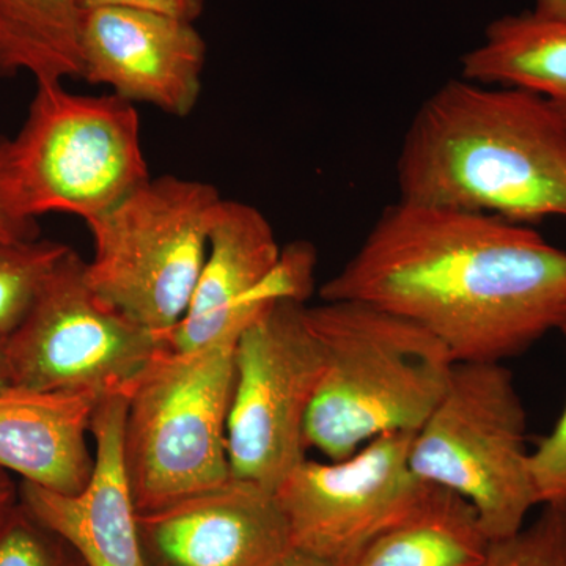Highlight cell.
Listing matches in <instances>:
<instances>
[{
	"mask_svg": "<svg viewBox=\"0 0 566 566\" xmlns=\"http://www.w3.org/2000/svg\"><path fill=\"white\" fill-rule=\"evenodd\" d=\"M126 395L99 398L91 434L95 464L76 494H62L21 480L20 502L62 536L85 566H145L132 485L123 460Z\"/></svg>",
	"mask_w": 566,
	"mask_h": 566,
	"instance_id": "cell-14",
	"label": "cell"
},
{
	"mask_svg": "<svg viewBox=\"0 0 566 566\" xmlns=\"http://www.w3.org/2000/svg\"><path fill=\"white\" fill-rule=\"evenodd\" d=\"M36 219L18 203L9 167V140L0 139V241L35 240Z\"/></svg>",
	"mask_w": 566,
	"mask_h": 566,
	"instance_id": "cell-23",
	"label": "cell"
},
{
	"mask_svg": "<svg viewBox=\"0 0 566 566\" xmlns=\"http://www.w3.org/2000/svg\"><path fill=\"white\" fill-rule=\"evenodd\" d=\"M307 304L281 300L244 327L234 348L227 424L230 476L275 493L305 460V420L324 371Z\"/></svg>",
	"mask_w": 566,
	"mask_h": 566,
	"instance_id": "cell-8",
	"label": "cell"
},
{
	"mask_svg": "<svg viewBox=\"0 0 566 566\" xmlns=\"http://www.w3.org/2000/svg\"><path fill=\"white\" fill-rule=\"evenodd\" d=\"M145 566H274L293 549L274 493L230 476L137 515Z\"/></svg>",
	"mask_w": 566,
	"mask_h": 566,
	"instance_id": "cell-13",
	"label": "cell"
},
{
	"mask_svg": "<svg viewBox=\"0 0 566 566\" xmlns=\"http://www.w3.org/2000/svg\"><path fill=\"white\" fill-rule=\"evenodd\" d=\"M241 333L189 352L166 345L129 386L123 460L137 512H153L229 482L227 424Z\"/></svg>",
	"mask_w": 566,
	"mask_h": 566,
	"instance_id": "cell-4",
	"label": "cell"
},
{
	"mask_svg": "<svg viewBox=\"0 0 566 566\" xmlns=\"http://www.w3.org/2000/svg\"><path fill=\"white\" fill-rule=\"evenodd\" d=\"M0 566H85L82 558L21 502L0 521Z\"/></svg>",
	"mask_w": 566,
	"mask_h": 566,
	"instance_id": "cell-20",
	"label": "cell"
},
{
	"mask_svg": "<svg viewBox=\"0 0 566 566\" xmlns=\"http://www.w3.org/2000/svg\"><path fill=\"white\" fill-rule=\"evenodd\" d=\"M397 182L408 202L528 227L566 219V126L536 93L452 80L409 123Z\"/></svg>",
	"mask_w": 566,
	"mask_h": 566,
	"instance_id": "cell-2",
	"label": "cell"
},
{
	"mask_svg": "<svg viewBox=\"0 0 566 566\" xmlns=\"http://www.w3.org/2000/svg\"><path fill=\"white\" fill-rule=\"evenodd\" d=\"M274 566H338L323 558L312 556V554L303 553L300 549L290 551Z\"/></svg>",
	"mask_w": 566,
	"mask_h": 566,
	"instance_id": "cell-27",
	"label": "cell"
},
{
	"mask_svg": "<svg viewBox=\"0 0 566 566\" xmlns=\"http://www.w3.org/2000/svg\"><path fill=\"white\" fill-rule=\"evenodd\" d=\"M319 297L403 316L455 363H505L565 326L566 252L534 227L398 199Z\"/></svg>",
	"mask_w": 566,
	"mask_h": 566,
	"instance_id": "cell-1",
	"label": "cell"
},
{
	"mask_svg": "<svg viewBox=\"0 0 566 566\" xmlns=\"http://www.w3.org/2000/svg\"><path fill=\"white\" fill-rule=\"evenodd\" d=\"M415 431H392L344 460L303 463L275 490L294 549L338 566L403 521L430 488L409 465Z\"/></svg>",
	"mask_w": 566,
	"mask_h": 566,
	"instance_id": "cell-10",
	"label": "cell"
},
{
	"mask_svg": "<svg viewBox=\"0 0 566 566\" xmlns=\"http://www.w3.org/2000/svg\"><path fill=\"white\" fill-rule=\"evenodd\" d=\"M81 11L93 9H133L167 14L193 22L202 14L205 0H76Z\"/></svg>",
	"mask_w": 566,
	"mask_h": 566,
	"instance_id": "cell-24",
	"label": "cell"
},
{
	"mask_svg": "<svg viewBox=\"0 0 566 566\" xmlns=\"http://www.w3.org/2000/svg\"><path fill=\"white\" fill-rule=\"evenodd\" d=\"M461 77L536 93L566 126V22L534 11L490 22L482 43L461 59Z\"/></svg>",
	"mask_w": 566,
	"mask_h": 566,
	"instance_id": "cell-16",
	"label": "cell"
},
{
	"mask_svg": "<svg viewBox=\"0 0 566 566\" xmlns=\"http://www.w3.org/2000/svg\"><path fill=\"white\" fill-rule=\"evenodd\" d=\"M11 182L21 210L102 218L150 180L140 118L117 95H76L36 82L28 120L9 140Z\"/></svg>",
	"mask_w": 566,
	"mask_h": 566,
	"instance_id": "cell-7",
	"label": "cell"
},
{
	"mask_svg": "<svg viewBox=\"0 0 566 566\" xmlns=\"http://www.w3.org/2000/svg\"><path fill=\"white\" fill-rule=\"evenodd\" d=\"M566 340V324L560 329ZM538 505L566 509V406L553 433L528 455Z\"/></svg>",
	"mask_w": 566,
	"mask_h": 566,
	"instance_id": "cell-22",
	"label": "cell"
},
{
	"mask_svg": "<svg viewBox=\"0 0 566 566\" xmlns=\"http://www.w3.org/2000/svg\"><path fill=\"white\" fill-rule=\"evenodd\" d=\"M205 55L193 22L133 9L82 11V80L109 85L125 102L186 117L202 92Z\"/></svg>",
	"mask_w": 566,
	"mask_h": 566,
	"instance_id": "cell-12",
	"label": "cell"
},
{
	"mask_svg": "<svg viewBox=\"0 0 566 566\" xmlns=\"http://www.w3.org/2000/svg\"><path fill=\"white\" fill-rule=\"evenodd\" d=\"M69 245L48 240L0 241V340L31 314Z\"/></svg>",
	"mask_w": 566,
	"mask_h": 566,
	"instance_id": "cell-19",
	"label": "cell"
},
{
	"mask_svg": "<svg viewBox=\"0 0 566 566\" xmlns=\"http://www.w3.org/2000/svg\"><path fill=\"white\" fill-rule=\"evenodd\" d=\"M305 319L324 360L305 420L307 449L338 461L378 436L422 427L455 365L434 335L356 301L307 305Z\"/></svg>",
	"mask_w": 566,
	"mask_h": 566,
	"instance_id": "cell-3",
	"label": "cell"
},
{
	"mask_svg": "<svg viewBox=\"0 0 566 566\" xmlns=\"http://www.w3.org/2000/svg\"><path fill=\"white\" fill-rule=\"evenodd\" d=\"M536 17L566 22V0H535Z\"/></svg>",
	"mask_w": 566,
	"mask_h": 566,
	"instance_id": "cell-26",
	"label": "cell"
},
{
	"mask_svg": "<svg viewBox=\"0 0 566 566\" xmlns=\"http://www.w3.org/2000/svg\"><path fill=\"white\" fill-rule=\"evenodd\" d=\"M98 401L91 394L0 390V469L55 493H80L95 464L87 436Z\"/></svg>",
	"mask_w": 566,
	"mask_h": 566,
	"instance_id": "cell-15",
	"label": "cell"
},
{
	"mask_svg": "<svg viewBox=\"0 0 566 566\" xmlns=\"http://www.w3.org/2000/svg\"><path fill=\"white\" fill-rule=\"evenodd\" d=\"M490 546L474 506L452 491L431 486L411 515L344 566H483Z\"/></svg>",
	"mask_w": 566,
	"mask_h": 566,
	"instance_id": "cell-17",
	"label": "cell"
},
{
	"mask_svg": "<svg viewBox=\"0 0 566 566\" xmlns=\"http://www.w3.org/2000/svg\"><path fill=\"white\" fill-rule=\"evenodd\" d=\"M81 21L76 0H0V73L82 80Z\"/></svg>",
	"mask_w": 566,
	"mask_h": 566,
	"instance_id": "cell-18",
	"label": "cell"
},
{
	"mask_svg": "<svg viewBox=\"0 0 566 566\" xmlns=\"http://www.w3.org/2000/svg\"><path fill=\"white\" fill-rule=\"evenodd\" d=\"M527 417L504 363H455L409 450L412 472L474 506L491 542L515 535L538 505Z\"/></svg>",
	"mask_w": 566,
	"mask_h": 566,
	"instance_id": "cell-5",
	"label": "cell"
},
{
	"mask_svg": "<svg viewBox=\"0 0 566 566\" xmlns=\"http://www.w3.org/2000/svg\"><path fill=\"white\" fill-rule=\"evenodd\" d=\"M222 200L208 182L150 178L87 223L93 292L145 329L169 333L191 304Z\"/></svg>",
	"mask_w": 566,
	"mask_h": 566,
	"instance_id": "cell-6",
	"label": "cell"
},
{
	"mask_svg": "<svg viewBox=\"0 0 566 566\" xmlns=\"http://www.w3.org/2000/svg\"><path fill=\"white\" fill-rule=\"evenodd\" d=\"M316 251L307 241L281 249L263 212L222 200L191 304L180 323L161 334L175 352H189L241 333L281 300L307 303L315 290Z\"/></svg>",
	"mask_w": 566,
	"mask_h": 566,
	"instance_id": "cell-11",
	"label": "cell"
},
{
	"mask_svg": "<svg viewBox=\"0 0 566 566\" xmlns=\"http://www.w3.org/2000/svg\"><path fill=\"white\" fill-rule=\"evenodd\" d=\"M483 566H566V509L545 506L531 526L491 542Z\"/></svg>",
	"mask_w": 566,
	"mask_h": 566,
	"instance_id": "cell-21",
	"label": "cell"
},
{
	"mask_svg": "<svg viewBox=\"0 0 566 566\" xmlns=\"http://www.w3.org/2000/svg\"><path fill=\"white\" fill-rule=\"evenodd\" d=\"M85 266L70 249L31 314L6 338L11 386L98 398L126 395L167 345L161 334L134 323L93 292Z\"/></svg>",
	"mask_w": 566,
	"mask_h": 566,
	"instance_id": "cell-9",
	"label": "cell"
},
{
	"mask_svg": "<svg viewBox=\"0 0 566 566\" xmlns=\"http://www.w3.org/2000/svg\"><path fill=\"white\" fill-rule=\"evenodd\" d=\"M20 502V486L14 485L7 471L0 469V521Z\"/></svg>",
	"mask_w": 566,
	"mask_h": 566,
	"instance_id": "cell-25",
	"label": "cell"
},
{
	"mask_svg": "<svg viewBox=\"0 0 566 566\" xmlns=\"http://www.w3.org/2000/svg\"><path fill=\"white\" fill-rule=\"evenodd\" d=\"M11 386L9 363H7L6 340H0V390Z\"/></svg>",
	"mask_w": 566,
	"mask_h": 566,
	"instance_id": "cell-28",
	"label": "cell"
}]
</instances>
